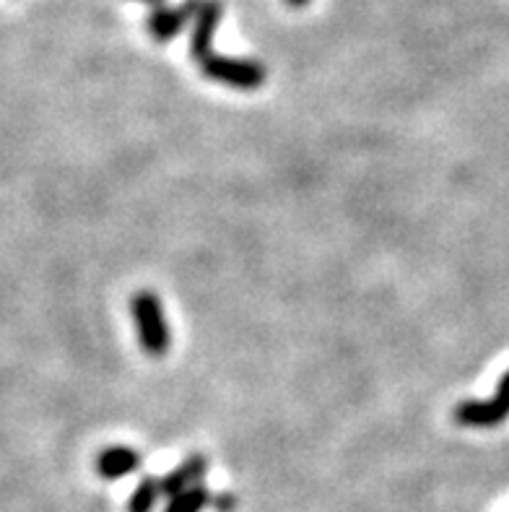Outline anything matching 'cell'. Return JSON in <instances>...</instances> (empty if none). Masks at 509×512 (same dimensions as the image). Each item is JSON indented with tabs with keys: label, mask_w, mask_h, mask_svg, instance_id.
<instances>
[{
	"label": "cell",
	"mask_w": 509,
	"mask_h": 512,
	"mask_svg": "<svg viewBox=\"0 0 509 512\" xmlns=\"http://www.w3.org/2000/svg\"><path fill=\"white\" fill-rule=\"evenodd\" d=\"M130 310H133L143 349L149 351L151 357H164L172 344V336H169V325L159 297L154 292H138L130 302Z\"/></svg>",
	"instance_id": "1"
},
{
	"label": "cell",
	"mask_w": 509,
	"mask_h": 512,
	"mask_svg": "<svg viewBox=\"0 0 509 512\" xmlns=\"http://www.w3.org/2000/svg\"><path fill=\"white\" fill-rule=\"evenodd\" d=\"M203 73L219 84L234 86V89H260L265 81V68L258 63V60L250 58H224V55H208L203 63H200Z\"/></svg>",
	"instance_id": "2"
},
{
	"label": "cell",
	"mask_w": 509,
	"mask_h": 512,
	"mask_svg": "<svg viewBox=\"0 0 509 512\" xmlns=\"http://www.w3.org/2000/svg\"><path fill=\"white\" fill-rule=\"evenodd\" d=\"M509 416V372L502 377L497 396L491 401H465L455 409V419L463 427H497Z\"/></svg>",
	"instance_id": "3"
},
{
	"label": "cell",
	"mask_w": 509,
	"mask_h": 512,
	"mask_svg": "<svg viewBox=\"0 0 509 512\" xmlns=\"http://www.w3.org/2000/svg\"><path fill=\"white\" fill-rule=\"evenodd\" d=\"M200 3H203V0H187V3H182V6L177 8H154L149 16V32L154 34L156 42H169V39L177 37V34L185 29L187 21L198 16Z\"/></svg>",
	"instance_id": "4"
},
{
	"label": "cell",
	"mask_w": 509,
	"mask_h": 512,
	"mask_svg": "<svg viewBox=\"0 0 509 512\" xmlns=\"http://www.w3.org/2000/svg\"><path fill=\"white\" fill-rule=\"evenodd\" d=\"M221 8L219 0H203L200 3V11L195 16V29H193V39H190V52H193V58L198 60V65L213 55V34H216V26L221 21Z\"/></svg>",
	"instance_id": "5"
},
{
	"label": "cell",
	"mask_w": 509,
	"mask_h": 512,
	"mask_svg": "<svg viewBox=\"0 0 509 512\" xmlns=\"http://www.w3.org/2000/svg\"><path fill=\"white\" fill-rule=\"evenodd\" d=\"M206 471H208L206 458H203V455H190L185 463H180L174 471H169L167 476L159 479V489H162L164 497L172 500V497H177V494L198 487L200 476H206Z\"/></svg>",
	"instance_id": "6"
},
{
	"label": "cell",
	"mask_w": 509,
	"mask_h": 512,
	"mask_svg": "<svg viewBox=\"0 0 509 512\" xmlns=\"http://www.w3.org/2000/svg\"><path fill=\"white\" fill-rule=\"evenodd\" d=\"M141 463L138 453L133 448H123V445H115V448H107L99 453L97 458V474L107 481L123 479V476L133 474Z\"/></svg>",
	"instance_id": "7"
},
{
	"label": "cell",
	"mask_w": 509,
	"mask_h": 512,
	"mask_svg": "<svg viewBox=\"0 0 509 512\" xmlns=\"http://www.w3.org/2000/svg\"><path fill=\"white\" fill-rule=\"evenodd\" d=\"M162 497V489H159V481L151 479V476H146V479L141 481L136 487V492H133V497H130L128 502V512H151L154 510L156 500Z\"/></svg>",
	"instance_id": "8"
},
{
	"label": "cell",
	"mask_w": 509,
	"mask_h": 512,
	"mask_svg": "<svg viewBox=\"0 0 509 512\" xmlns=\"http://www.w3.org/2000/svg\"><path fill=\"white\" fill-rule=\"evenodd\" d=\"M208 502H211V494H208V489L193 487V489H187V492L177 494V497H172L164 512H200L203 507L208 505Z\"/></svg>",
	"instance_id": "9"
},
{
	"label": "cell",
	"mask_w": 509,
	"mask_h": 512,
	"mask_svg": "<svg viewBox=\"0 0 509 512\" xmlns=\"http://www.w3.org/2000/svg\"><path fill=\"white\" fill-rule=\"evenodd\" d=\"M286 3H289V6H294V8H302V6H307L310 0H286Z\"/></svg>",
	"instance_id": "10"
},
{
	"label": "cell",
	"mask_w": 509,
	"mask_h": 512,
	"mask_svg": "<svg viewBox=\"0 0 509 512\" xmlns=\"http://www.w3.org/2000/svg\"><path fill=\"white\" fill-rule=\"evenodd\" d=\"M143 3H154L156 8H159V6H164V0H143Z\"/></svg>",
	"instance_id": "11"
}]
</instances>
